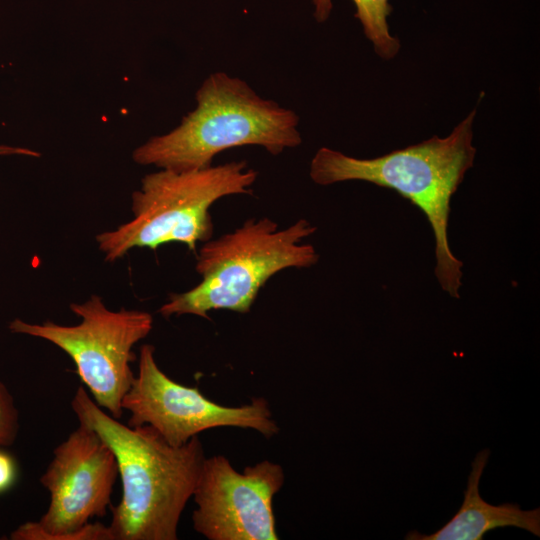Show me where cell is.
Instances as JSON below:
<instances>
[{"mask_svg":"<svg viewBox=\"0 0 540 540\" xmlns=\"http://www.w3.org/2000/svg\"><path fill=\"white\" fill-rule=\"evenodd\" d=\"M118 476L115 455L90 427L79 423L53 451L40 478L50 494L39 521H28L10 535L12 540H112L109 527L92 523L111 506Z\"/></svg>","mask_w":540,"mask_h":540,"instance_id":"cell-7","label":"cell"},{"mask_svg":"<svg viewBox=\"0 0 540 540\" xmlns=\"http://www.w3.org/2000/svg\"><path fill=\"white\" fill-rule=\"evenodd\" d=\"M490 450L480 451L472 462L463 503L442 528L430 535L411 531L409 540H481L485 533L498 527L514 526L540 536V509L522 510L517 504L491 505L479 493V482L488 462Z\"/></svg>","mask_w":540,"mask_h":540,"instance_id":"cell-10","label":"cell"},{"mask_svg":"<svg viewBox=\"0 0 540 540\" xmlns=\"http://www.w3.org/2000/svg\"><path fill=\"white\" fill-rule=\"evenodd\" d=\"M71 407L79 423L92 428L117 461L122 495L117 506H110L112 540H176L206 457L198 435L182 446H172L149 425L122 424L82 386Z\"/></svg>","mask_w":540,"mask_h":540,"instance_id":"cell-1","label":"cell"},{"mask_svg":"<svg viewBox=\"0 0 540 540\" xmlns=\"http://www.w3.org/2000/svg\"><path fill=\"white\" fill-rule=\"evenodd\" d=\"M284 470L268 460L238 472L223 455L204 459L192 497L193 528L209 540H277L272 502Z\"/></svg>","mask_w":540,"mask_h":540,"instance_id":"cell-9","label":"cell"},{"mask_svg":"<svg viewBox=\"0 0 540 540\" xmlns=\"http://www.w3.org/2000/svg\"><path fill=\"white\" fill-rule=\"evenodd\" d=\"M257 175L245 161L147 174L132 194L133 218L96 236L105 261L114 262L133 248L157 250L171 242L196 252L198 243L213 235L211 206L225 196L251 194Z\"/></svg>","mask_w":540,"mask_h":540,"instance_id":"cell-5","label":"cell"},{"mask_svg":"<svg viewBox=\"0 0 540 540\" xmlns=\"http://www.w3.org/2000/svg\"><path fill=\"white\" fill-rule=\"evenodd\" d=\"M155 348L140 349L138 373L122 400L127 425L153 427L170 445L179 447L199 433L216 427L252 429L266 438L279 433L268 402L254 398L239 407L219 405L197 387L173 381L158 366Z\"/></svg>","mask_w":540,"mask_h":540,"instance_id":"cell-8","label":"cell"},{"mask_svg":"<svg viewBox=\"0 0 540 540\" xmlns=\"http://www.w3.org/2000/svg\"><path fill=\"white\" fill-rule=\"evenodd\" d=\"M2 155H25V156L39 157L40 153L31 149H27V148L0 145V156Z\"/></svg>","mask_w":540,"mask_h":540,"instance_id":"cell-14","label":"cell"},{"mask_svg":"<svg viewBox=\"0 0 540 540\" xmlns=\"http://www.w3.org/2000/svg\"><path fill=\"white\" fill-rule=\"evenodd\" d=\"M476 109L447 137L434 136L421 143L369 159L355 158L322 147L310 163V177L318 185L360 180L392 189L426 216L435 241V275L440 287L459 298L463 262L452 252L448 239L451 199L473 166L472 144Z\"/></svg>","mask_w":540,"mask_h":540,"instance_id":"cell-2","label":"cell"},{"mask_svg":"<svg viewBox=\"0 0 540 540\" xmlns=\"http://www.w3.org/2000/svg\"><path fill=\"white\" fill-rule=\"evenodd\" d=\"M316 227L299 219L287 228L270 218L249 219L232 232L202 245L196 255L201 281L169 295L158 312L165 318L185 314L210 319L212 310L247 313L260 289L276 273L309 268L319 260L313 245L302 243Z\"/></svg>","mask_w":540,"mask_h":540,"instance_id":"cell-4","label":"cell"},{"mask_svg":"<svg viewBox=\"0 0 540 540\" xmlns=\"http://www.w3.org/2000/svg\"><path fill=\"white\" fill-rule=\"evenodd\" d=\"M16 475L17 468L13 457L0 447V494L11 488Z\"/></svg>","mask_w":540,"mask_h":540,"instance_id":"cell-13","label":"cell"},{"mask_svg":"<svg viewBox=\"0 0 540 540\" xmlns=\"http://www.w3.org/2000/svg\"><path fill=\"white\" fill-rule=\"evenodd\" d=\"M196 102L179 126L136 148L133 160L188 171L211 166L218 153L231 148L257 145L278 155L302 142L298 115L260 97L238 77L211 74L197 90Z\"/></svg>","mask_w":540,"mask_h":540,"instance_id":"cell-3","label":"cell"},{"mask_svg":"<svg viewBox=\"0 0 540 540\" xmlns=\"http://www.w3.org/2000/svg\"><path fill=\"white\" fill-rule=\"evenodd\" d=\"M70 309L81 318L79 324H31L15 319L9 329L42 338L63 350L73 360L95 403L119 419L122 400L135 376L130 367L136 360L133 347L150 333L153 317L142 310H110L98 295L72 303Z\"/></svg>","mask_w":540,"mask_h":540,"instance_id":"cell-6","label":"cell"},{"mask_svg":"<svg viewBox=\"0 0 540 540\" xmlns=\"http://www.w3.org/2000/svg\"><path fill=\"white\" fill-rule=\"evenodd\" d=\"M317 21L328 19L331 0H312ZM356 6V17L362 24L366 37L372 42L375 52L384 60L392 59L400 49V42L389 32L387 17L392 7L389 0H352Z\"/></svg>","mask_w":540,"mask_h":540,"instance_id":"cell-11","label":"cell"},{"mask_svg":"<svg viewBox=\"0 0 540 540\" xmlns=\"http://www.w3.org/2000/svg\"><path fill=\"white\" fill-rule=\"evenodd\" d=\"M19 431V413L14 399L4 383L0 382V447L13 444Z\"/></svg>","mask_w":540,"mask_h":540,"instance_id":"cell-12","label":"cell"}]
</instances>
